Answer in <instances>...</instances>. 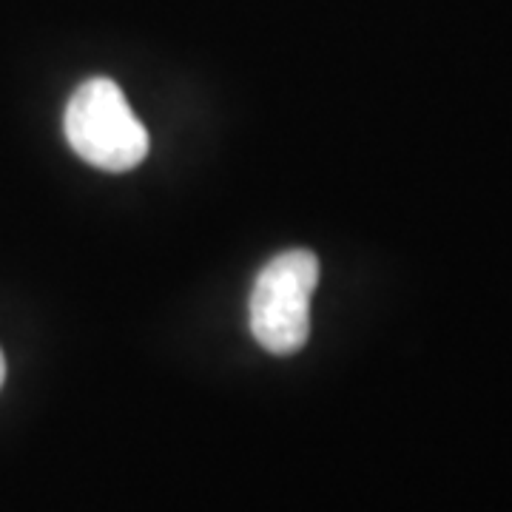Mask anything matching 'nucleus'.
<instances>
[{"mask_svg":"<svg viewBox=\"0 0 512 512\" xmlns=\"http://www.w3.org/2000/svg\"><path fill=\"white\" fill-rule=\"evenodd\" d=\"M63 128L74 154L103 171H128L146 160V126L109 77H92L72 94Z\"/></svg>","mask_w":512,"mask_h":512,"instance_id":"nucleus-1","label":"nucleus"},{"mask_svg":"<svg viewBox=\"0 0 512 512\" xmlns=\"http://www.w3.org/2000/svg\"><path fill=\"white\" fill-rule=\"evenodd\" d=\"M319 285V259L293 248L274 256L254 282L251 333L276 356L296 353L311 333V296Z\"/></svg>","mask_w":512,"mask_h":512,"instance_id":"nucleus-2","label":"nucleus"},{"mask_svg":"<svg viewBox=\"0 0 512 512\" xmlns=\"http://www.w3.org/2000/svg\"><path fill=\"white\" fill-rule=\"evenodd\" d=\"M3 379H6V359H3V353H0V387H3Z\"/></svg>","mask_w":512,"mask_h":512,"instance_id":"nucleus-3","label":"nucleus"}]
</instances>
